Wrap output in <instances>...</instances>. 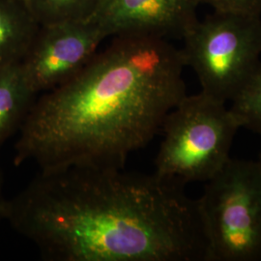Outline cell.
Instances as JSON below:
<instances>
[{
    "instance_id": "cell-1",
    "label": "cell",
    "mask_w": 261,
    "mask_h": 261,
    "mask_svg": "<svg viewBox=\"0 0 261 261\" xmlns=\"http://www.w3.org/2000/svg\"><path fill=\"white\" fill-rule=\"evenodd\" d=\"M183 185L124 168L41 170L2 218L47 261H209Z\"/></svg>"
},
{
    "instance_id": "cell-2",
    "label": "cell",
    "mask_w": 261,
    "mask_h": 261,
    "mask_svg": "<svg viewBox=\"0 0 261 261\" xmlns=\"http://www.w3.org/2000/svg\"><path fill=\"white\" fill-rule=\"evenodd\" d=\"M184 67L180 48L165 38L113 37L77 75L36 99L14 164L125 168L186 96Z\"/></svg>"
},
{
    "instance_id": "cell-3",
    "label": "cell",
    "mask_w": 261,
    "mask_h": 261,
    "mask_svg": "<svg viewBox=\"0 0 261 261\" xmlns=\"http://www.w3.org/2000/svg\"><path fill=\"white\" fill-rule=\"evenodd\" d=\"M240 128L226 103L202 91L186 95L162 126L154 173L183 186L207 182L230 160Z\"/></svg>"
},
{
    "instance_id": "cell-4",
    "label": "cell",
    "mask_w": 261,
    "mask_h": 261,
    "mask_svg": "<svg viewBox=\"0 0 261 261\" xmlns=\"http://www.w3.org/2000/svg\"><path fill=\"white\" fill-rule=\"evenodd\" d=\"M209 261L261 260V165L231 159L196 199Z\"/></svg>"
},
{
    "instance_id": "cell-5",
    "label": "cell",
    "mask_w": 261,
    "mask_h": 261,
    "mask_svg": "<svg viewBox=\"0 0 261 261\" xmlns=\"http://www.w3.org/2000/svg\"><path fill=\"white\" fill-rule=\"evenodd\" d=\"M180 48L201 91L232 101L260 64L261 16L217 13L196 20L182 36Z\"/></svg>"
},
{
    "instance_id": "cell-6",
    "label": "cell",
    "mask_w": 261,
    "mask_h": 261,
    "mask_svg": "<svg viewBox=\"0 0 261 261\" xmlns=\"http://www.w3.org/2000/svg\"><path fill=\"white\" fill-rule=\"evenodd\" d=\"M107 38L88 19L40 25L20 62L28 85L38 95L65 84L92 60Z\"/></svg>"
},
{
    "instance_id": "cell-7",
    "label": "cell",
    "mask_w": 261,
    "mask_h": 261,
    "mask_svg": "<svg viewBox=\"0 0 261 261\" xmlns=\"http://www.w3.org/2000/svg\"><path fill=\"white\" fill-rule=\"evenodd\" d=\"M196 0H101L88 18L108 37L182 38L197 19Z\"/></svg>"
},
{
    "instance_id": "cell-8",
    "label": "cell",
    "mask_w": 261,
    "mask_h": 261,
    "mask_svg": "<svg viewBox=\"0 0 261 261\" xmlns=\"http://www.w3.org/2000/svg\"><path fill=\"white\" fill-rule=\"evenodd\" d=\"M39 28L27 0H0V68L23 60Z\"/></svg>"
},
{
    "instance_id": "cell-9",
    "label": "cell",
    "mask_w": 261,
    "mask_h": 261,
    "mask_svg": "<svg viewBox=\"0 0 261 261\" xmlns=\"http://www.w3.org/2000/svg\"><path fill=\"white\" fill-rule=\"evenodd\" d=\"M36 99L20 63L0 68V146L19 133Z\"/></svg>"
},
{
    "instance_id": "cell-10",
    "label": "cell",
    "mask_w": 261,
    "mask_h": 261,
    "mask_svg": "<svg viewBox=\"0 0 261 261\" xmlns=\"http://www.w3.org/2000/svg\"><path fill=\"white\" fill-rule=\"evenodd\" d=\"M101 0H27L40 25L87 19Z\"/></svg>"
},
{
    "instance_id": "cell-11",
    "label": "cell",
    "mask_w": 261,
    "mask_h": 261,
    "mask_svg": "<svg viewBox=\"0 0 261 261\" xmlns=\"http://www.w3.org/2000/svg\"><path fill=\"white\" fill-rule=\"evenodd\" d=\"M231 102L229 109L241 128L250 129L261 137V62Z\"/></svg>"
},
{
    "instance_id": "cell-12",
    "label": "cell",
    "mask_w": 261,
    "mask_h": 261,
    "mask_svg": "<svg viewBox=\"0 0 261 261\" xmlns=\"http://www.w3.org/2000/svg\"><path fill=\"white\" fill-rule=\"evenodd\" d=\"M197 5L211 6L217 13L261 16V0H196Z\"/></svg>"
},
{
    "instance_id": "cell-13",
    "label": "cell",
    "mask_w": 261,
    "mask_h": 261,
    "mask_svg": "<svg viewBox=\"0 0 261 261\" xmlns=\"http://www.w3.org/2000/svg\"><path fill=\"white\" fill-rule=\"evenodd\" d=\"M3 184H4V179H3V172L2 169L0 168V222L3 220L2 218V208H3V204L5 201V197L3 195Z\"/></svg>"
},
{
    "instance_id": "cell-14",
    "label": "cell",
    "mask_w": 261,
    "mask_h": 261,
    "mask_svg": "<svg viewBox=\"0 0 261 261\" xmlns=\"http://www.w3.org/2000/svg\"><path fill=\"white\" fill-rule=\"evenodd\" d=\"M258 162H259V164L261 165V153H260V157H259V160H258Z\"/></svg>"
}]
</instances>
